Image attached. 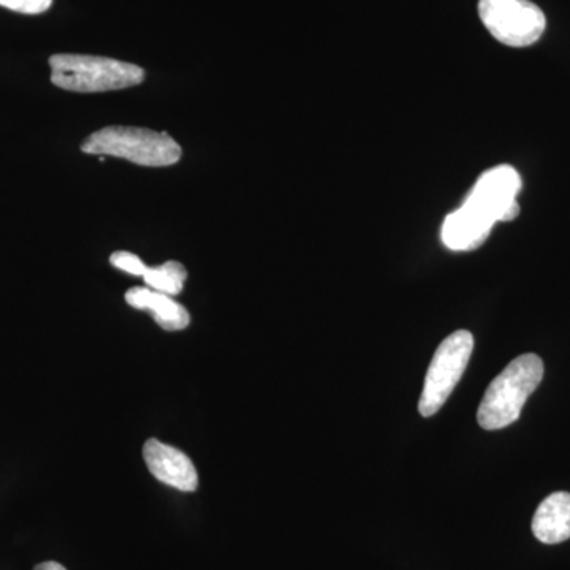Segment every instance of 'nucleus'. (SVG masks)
I'll return each instance as SVG.
<instances>
[{
  "instance_id": "5",
  "label": "nucleus",
  "mask_w": 570,
  "mask_h": 570,
  "mask_svg": "<svg viewBox=\"0 0 570 570\" xmlns=\"http://www.w3.org/2000/svg\"><path fill=\"white\" fill-rule=\"evenodd\" d=\"M479 17L494 39L512 48L531 47L547 28L546 14L530 0H480Z\"/></svg>"
},
{
  "instance_id": "6",
  "label": "nucleus",
  "mask_w": 570,
  "mask_h": 570,
  "mask_svg": "<svg viewBox=\"0 0 570 570\" xmlns=\"http://www.w3.org/2000/svg\"><path fill=\"white\" fill-rule=\"evenodd\" d=\"M520 189L519 171L510 165H499L480 176L463 205L490 224L509 223L520 214Z\"/></svg>"
},
{
  "instance_id": "1",
  "label": "nucleus",
  "mask_w": 570,
  "mask_h": 570,
  "mask_svg": "<svg viewBox=\"0 0 570 570\" xmlns=\"http://www.w3.org/2000/svg\"><path fill=\"white\" fill-rule=\"evenodd\" d=\"M543 377V362L535 354L517 356L493 379L478 411L479 425L487 431L501 430L520 419L524 403Z\"/></svg>"
},
{
  "instance_id": "12",
  "label": "nucleus",
  "mask_w": 570,
  "mask_h": 570,
  "mask_svg": "<svg viewBox=\"0 0 570 570\" xmlns=\"http://www.w3.org/2000/svg\"><path fill=\"white\" fill-rule=\"evenodd\" d=\"M110 264L115 266V268L121 269V272L132 276L142 277L146 269H148V266L145 265V262H142L138 255L126 253V250H118V253H112L110 257Z\"/></svg>"
},
{
  "instance_id": "7",
  "label": "nucleus",
  "mask_w": 570,
  "mask_h": 570,
  "mask_svg": "<svg viewBox=\"0 0 570 570\" xmlns=\"http://www.w3.org/2000/svg\"><path fill=\"white\" fill-rule=\"evenodd\" d=\"M142 459L154 478L165 485L174 487L184 493L197 490V469L181 450L163 444L157 439H149L142 448Z\"/></svg>"
},
{
  "instance_id": "11",
  "label": "nucleus",
  "mask_w": 570,
  "mask_h": 570,
  "mask_svg": "<svg viewBox=\"0 0 570 570\" xmlns=\"http://www.w3.org/2000/svg\"><path fill=\"white\" fill-rule=\"evenodd\" d=\"M142 279H145L146 287L160 292V294L176 296L183 292L187 272L179 262L170 261L160 266H153V268L148 266Z\"/></svg>"
},
{
  "instance_id": "9",
  "label": "nucleus",
  "mask_w": 570,
  "mask_h": 570,
  "mask_svg": "<svg viewBox=\"0 0 570 570\" xmlns=\"http://www.w3.org/2000/svg\"><path fill=\"white\" fill-rule=\"evenodd\" d=\"M532 532L547 546L570 539V493L557 491L540 502L532 519Z\"/></svg>"
},
{
  "instance_id": "2",
  "label": "nucleus",
  "mask_w": 570,
  "mask_h": 570,
  "mask_svg": "<svg viewBox=\"0 0 570 570\" xmlns=\"http://www.w3.org/2000/svg\"><path fill=\"white\" fill-rule=\"evenodd\" d=\"M81 151L118 157L141 167H170L181 160L183 149L167 132L129 126H108L89 135Z\"/></svg>"
},
{
  "instance_id": "3",
  "label": "nucleus",
  "mask_w": 570,
  "mask_h": 570,
  "mask_svg": "<svg viewBox=\"0 0 570 570\" xmlns=\"http://www.w3.org/2000/svg\"><path fill=\"white\" fill-rule=\"evenodd\" d=\"M50 67L52 85L80 94L121 91L141 85L146 77L135 63L104 56L55 55Z\"/></svg>"
},
{
  "instance_id": "14",
  "label": "nucleus",
  "mask_w": 570,
  "mask_h": 570,
  "mask_svg": "<svg viewBox=\"0 0 570 570\" xmlns=\"http://www.w3.org/2000/svg\"><path fill=\"white\" fill-rule=\"evenodd\" d=\"M33 570H67V569L63 568L62 564H59V562L47 561V562H41V564H39V566H36V569H33Z\"/></svg>"
},
{
  "instance_id": "13",
  "label": "nucleus",
  "mask_w": 570,
  "mask_h": 570,
  "mask_svg": "<svg viewBox=\"0 0 570 570\" xmlns=\"http://www.w3.org/2000/svg\"><path fill=\"white\" fill-rule=\"evenodd\" d=\"M52 0H0V7L17 13L39 14L50 9Z\"/></svg>"
},
{
  "instance_id": "8",
  "label": "nucleus",
  "mask_w": 570,
  "mask_h": 570,
  "mask_svg": "<svg viewBox=\"0 0 570 570\" xmlns=\"http://www.w3.org/2000/svg\"><path fill=\"white\" fill-rule=\"evenodd\" d=\"M126 302L135 309L149 311L154 321L167 332H179L190 324V314L174 296L160 294L149 287H134L126 294Z\"/></svg>"
},
{
  "instance_id": "10",
  "label": "nucleus",
  "mask_w": 570,
  "mask_h": 570,
  "mask_svg": "<svg viewBox=\"0 0 570 570\" xmlns=\"http://www.w3.org/2000/svg\"><path fill=\"white\" fill-rule=\"evenodd\" d=\"M491 228L493 224L463 205L445 217L442 224V243L450 250L478 249L489 238Z\"/></svg>"
},
{
  "instance_id": "4",
  "label": "nucleus",
  "mask_w": 570,
  "mask_h": 570,
  "mask_svg": "<svg viewBox=\"0 0 570 570\" xmlns=\"http://www.w3.org/2000/svg\"><path fill=\"white\" fill-rule=\"evenodd\" d=\"M472 348L474 336L466 330L452 333L439 344L436 354L428 367L425 385L420 397L419 411L423 417L438 414L439 409L444 406L466 371Z\"/></svg>"
}]
</instances>
